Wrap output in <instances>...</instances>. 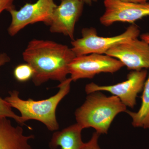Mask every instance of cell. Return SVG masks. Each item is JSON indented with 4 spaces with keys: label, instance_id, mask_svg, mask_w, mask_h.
Returning <instances> with one entry per match:
<instances>
[{
    "label": "cell",
    "instance_id": "cell-11",
    "mask_svg": "<svg viewBox=\"0 0 149 149\" xmlns=\"http://www.w3.org/2000/svg\"><path fill=\"white\" fill-rule=\"evenodd\" d=\"M34 138L24 135L23 128L13 126L8 118H0V149H32L28 142Z\"/></svg>",
    "mask_w": 149,
    "mask_h": 149
},
{
    "label": "cell",
    "instance_id": "cell-14",
    "mask_svg": "<svg viewBox=\"0 0 149 149\" xmlns=\"http://www.w3.org/2000/svg\"><path fill=\"white\" fill-rule=\"evenodd\" d=\"M10 60L7 54L5 53H0V69L1 67L10 61ZM2 117L13 118L20 125L24 124L21 116L15 113L12 110V108L5 99L0 97V118Z\"/></svg>",
    "mask_w": 149,
    "mask_h": 149
},
{
    "label": "cell",
    "instance_id": "cell-2",
    "mask_svg": "<svg viewBox=\"0 0 149 149\" xmlns=\"http://www.w3.org/2000/svg\"><path fill=\"white\" fill-rule=\"evenodd\" d=\"M88 95L75 112L77 123L83 129L91 127L100 135L107 134L115 118L126 112L127 107L116 96L108 97L99 92Z\"/></svg>",
    "mask_w": 149,
    "mask_h": 149
},
{
    "label": "cell",
    "instance_id": "cell-8",
    "mask_svg": "<svg viewBox=\"0 0 149 149\" xmlns=\"http://www.w3.org/2000/svg\"><path fill=\"white\" fill-rule=\"evenodd\" d=\"M105 54L118 60L130 70L149 68V44L138 38L116 45Z\"/></svg>",
    "mask_w": 149,
    "mask_h": 149
},
{
    "label": "cell",
    "instance_id": "cell-6",
    "mask_svg": "<svg viewBox=\"0 0 149 149\" xmlns=\"http://www.w3.org/2000/svg\"><path fill=\"white\" fill-rule=\"evenodd\" d=\"M54 0H38L33 3H27L19 10L9 11L11 22L8 29L9 35L14 36L29 24L43 22L49 26L53 14L57 6Z\"/></svg>",
    "mask_w": 149,
    "mask_h": 149
},
{
    "label": "cell",
    "instance_id": "cell-18",
    "mask_svg": "<svg viewBox=\"0 0 149 149\" xmlns=\"http://www.w3.org/2000/svg\"><path fill=\"white\" fill-rule=\"evenodd\" d=\"M120 1L124 2L144 3L147 2L148 0H120Z\"/></svg>",
    "mask_w": 149,
    "mask_h": 149
},
{
    "label": "cell",
    "instance_id": "cell-12",
    "mask_svg": "<svg viewBox=\"0 0 149 149\" xmlns=\"http://www.w3.org/2000/svg\"><path fill=\"white\" fill-rule=\"evenodd\" d=\"M83 130L76 123L55 132L52 137L50 147L52 149L60 146L62 149H81L85 144L81 136Z\"/></svg>",
    "mask_w": 149,
    "mask_h": 149
},
{
    "label": "cell",
    "instance_id": "cell-9",
    "mask_svg": "<svg viewBox=\"0 0 149 149\" xmlns=\"http://www.w3.org/2000/svg\"><path fill=\"white\" fill-rule=\"evenodd\" d=\"M105 12L100 17L104 26H110L116 22L133 23L149 16V2H124L120 0H104Z\"/></svg>",
    "mask_w": 149,
    "mask_h": 149
},
{
    "label": "cell",
    "instance_id": "cell-3",
    "mask_svg": "<svg viewBox=\"0 0 149 149\" xmlns=\"http://www.w3.org/2000/svg\"><path fill=\"white\" fill-rule=\"evenodd\" d=\"M70 78H67L57 86L58 92L49 98L40 101L31 99L22 100L17 91H10L9 95L5 100L12 108L20 112L23 122L35 120L42 122L51 131L58 130L59 125L56 117V110L62 100L69 93L72 82Z\"/></svg>",
    "mask_w": 149,
    "mask_h": 149
},
{
    "label": "cell",
    "instance_id": "cell-1",
    "mask_svg": "<svg viewBox=\"0 0 149 149\" xmlns=\"http://www.w3.org/2000/svg\"><path fill=\"white\" fill-rule=\"evenodd\" d=\"M75 56L68 46L38 39L30 41L22 53L23 60L34 70L32 80L36 86L49 80L61 83L66 80L70 63Z\"/></svg>",
    "mask_w": 149,
    "mask_h": 149
},
{
    "label": "cell",
    "instance_id": "cell-15",
    "mask_svg": "<svg viewBox=\"0 0 149 149\" xmlns=\"http://www.w3.org/2000/svg\"><path fill=\"white\" fill-rule=\"evenodd\" d=\"M13 74L16 80L19 82H25L32 79L34 70L30 65L24 63L19 65L15 68Z\"/></svg>",
    "mask_w": 149,
    "mask_h": 149
},
{
    "label": "cell",
    "instance_id": "cell-17",
    "mask_svg": "<svg viewBox=\"0 0 149 149\" xmlns=\"http://www.w3.org/2000/svg\"><path fill=\"white\" fill-rule=\"evenodd\" d=\"M14 0H0V14L4 10L9 11L15 9L13 4Z\"/></svg>",
    "mask_w": 149,
    "mask_h": 149
},
{
    "label": "cell",
    "instance_id": "cell-13",
    "mask_svg": "<svg viewBox=\"0 0 149 149\" xmlns=\"http://www.w3.org/2000/svg\"><path fill=\"white\" fill-rule=\"evenodd\" d=\"M143 91L141 106L139 111L132 112L127 110L126 113L132 118L133 127L149 129V74Z\"/></svg>",
    "mask_w": 149,
    "mask_h": 149
},
{
    "label": "cell",
    "instance_id": "cell-19",
    "mask_svg": "<svg viewBox=\"0 0 149 149\" xmlns=\"http://www.w3.org/2000/svg\"><path fill=\"white\" fill-rule=\"evenodd\" d=\"M141 39L149 44V34L146 33L141 35Z\"/></svg>",
    "mask_w": 149,
    "mask_h": 149
},
{
    "label": "cell",
    "instance_id": "cell-20",
    "mask_svg": "<svg viewBox=\"0 0 149 149\" xmlns=\"http://www.w3.org/2000/svg\"><path fill=\"white\" fill-rule=\"evenodd\" d=\"M80 1L89 5H91L93 2H96L97 1V0H80Z\"/></svg>",
    "mask_w": 149,
    "mask_h": 149
},
{
    "label": "cell",
    "instance_id": "cell-22",
    "mask_svg": "<svg viewBox=\"0 0 149 149\" xmlns=\"http://www.w3.org/2000/svg\"></svg>",
    "mask_w": 149,
    "mask_h": 149
},
{
    "label": "cell",
    "instance_id": "cell-21",
    "mask_svg": "<svg viewBox=\"0 0 149 149\" xmlns=\"http://www.w3.org/2000/svg\"><path fill=\"white\" fill-rule=\"evenodd\" d=\"M61 1H63V0H61Z\"/></svg>",
    "mask_w": 149,
    "mask_h": 149
},
{
    "label": "cell",
    "instance_id": "cell-10",
    "mask_svg": "<svg viewBox=\"0 0 149 149\" xmlns=\"http://www.w3.org/2000/svg\"><path fill=\"white\" fill-rule=\"evenodd\" d=\"M53 14L50 31L60 33L74 40L75 25L83 12L84 3L80 0H63Z\"/></svg>",
    "mask_w": 149,
    "mask_h": 149
},
{
    "label": "cell",
    "instance_id": "cell-4",
    "mask_svg": "<svg viewBox=\"0 0 149 149\" xmlns=\"http://www.w3.org/2000/svg\"><path fill=\"white\" fill-rule=\"evenodd\" d=\"M82 37L71 42V49L76 56L91 54H105L113 46L124 41L138 38L140 34L139 27L132 24L122 34L111 37H102L97 35L93 27L82 29Z\"/></svg>",
    "mask_w": 149,
    "mask_h": 149
},
{
    "label": "cell",
    "instance_id": "cell-7",
    "mask_svg": "<svg viewBox=\"0 0 149 149\" xmlns=\"http://www.w3.org/2000/svg\"><path fill=\"white\" fill-rule=\"evenodd\" d=\"M147 77L148 71L146 69L132 70L123 82L103 86L91 83L86 85L85 91L87 94L101 91L109 92L118 97L125 106L133 108L136 104L138 94L143 89Z\"/></svg>",
    "mask_w": 149,
    "mask_h": 149
},
{
    "label": "cell",
    "instance_id": "cell-5",
    "mask_svg": "<svg viewBox=\"0 0 149 149\" xmlns=\"http://www.w3.org/2000/svg\"><path fill=\"white\" fill-rule=\"evenodd\" d=\"M124 66L118 60L106 54H91L76 56L69 65L72 81L91 79L101 73H113Z\"/></svg>",
    "mask_w": 149,
    "mask_h": 149
},
{
    "label": "cell",
    "instance_id": "cell-16",
    "mask_svg": "<svg viewBox=\"0 0 149 149\" xmlns=\"http://www.w3.org/2000/svg\"><path fill=\"white\" fill-rule=\"evenodd\" d=\"M100 134L95 132L92 138L87 143H85L81 149H101L98 144V139Z\"/></svg>",
    "mask_w": 149,
    "mask_h": 149
}]
</instances>
